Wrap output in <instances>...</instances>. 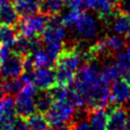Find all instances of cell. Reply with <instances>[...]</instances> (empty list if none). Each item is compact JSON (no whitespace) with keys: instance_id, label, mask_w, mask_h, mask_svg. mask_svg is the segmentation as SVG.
Wrapping results in <instances>:
<instances>
[{"instance_id":"14","label":"cell","mask_w":130,"mask_h":130,"mask_svg":"<svg viewBox=\"0 0 130 130\" xmlns=\"http://www.w3.org/2000/svg\"><path fill=\"white\" fill-rule=\"evenodd\" d=\"M19 21V14L11 3L0 5V24L7 26H16Z\"/></svg>"},{"instance_id":"18","label":"cell","mask_w":130,"mask_h":130,"mask_svg":"<svg viewBox=\"0 0 130 130\" xmlns=\"http://www.w3.org/2000/svg\"><path fill=\"white\" fill-rule=\"evenodd\" d=\"M12 51L20 56H23V57L30 55V53L32 52L31 38H27L23 35L17 36V38L15 39V41L12 45Z\"/></svg>"},{"instance_id":"11","label":"cell","mask_w":130,"mask_h":130,"mask_svg":"<svg viewBox=\"0 0 130 130\" xmlns=\"http://www.w3.org/2000/svg\"><path fill=\"white\" fill-rule=\"evenodd\" d=\"M129 115L122 106H116L109 112L107 130H126Z\"/></svg>"},{"instance_id":"37","label":"cell","mask_w":130,"mask_h":130,"mask_svg":"<svg viewBox=\"0 0 130 130\" xmlns=\"http://www.w3.org/2000/svg\"><path fill=\"white\" fill-rule=\"evenodd\" d=\"M8 2H9V0H0V5H3V4L8 3Z\"/></svg>"},{"instance_id":"5","label":"cell","mask_w":130,"mask_h":130,"mask_svg":"<svg viewBox=\"0 0 130 130\" xmlns=\"http://www.w3.org/2000/svg\"><path fill=\"white\" fill-rule=\"evenodd\" d=\"M100 70L101 68H99V66L92 62L81 65L76 71L73 83L83 89L86 93L87 89L101 79Z\"/></svg>"},{"instance_id":"17","label":"cell","mask_w":130,"mask_h":130,"mask_svg":"<svg viewBox=\"0 0 130 130\" xmlns=\"http://www.w3.org/2000/svg\"><path fill=\"white\" fill-rule=\"evenodd\" d=\"M115 64L117 65L121 75L127 76L130 73V44L126 45L116 55Z\"/></svg>"},{"instance_id":"8","label":"cell","mask_w":130,"mask_h":130,"mask_svg":"<svg viewBox=\"0 0 130 130\" xmlns=\"http://www.w3.org/2000/svg\"><path fill=\"white\" fill-rule=\"evenodd\" d=\"M23 56L12 53L7 59L1 62L0 74L4 79L18 77L23 73Z\"/></svg>"},{"instance_id":"35","label":"cell","mask_w":130,"mask_h":130,"mask_svg":"<svg viewBox=\"0 0 130 130\" xmlns=\"http://www.w3.org/2000/svg\"><path fill=\"white\" fill-rule=\"evenodd\" d=\"M4 93H5V90L3 88V83L0 82V102L2 101V99L4 98Z\"/></svg>"},{"instance_id":"7","label":"cell","mask_w":130,"mask_h":130,"mask_svg":"<svg viewBox=\"0 0 130 130\" xmlns=\"http://www.w3.org/2000/svg\"><path fill=\"white\" fill-rule=\"evenodd\" d=\"M75 32L84 40H91L98 34L96 20L86 12H81L76 22L73 24Z\"/></svg>"},{"instance_id":"1","label":"cell","mask_w":130,"mask_h":130,"mask_svg":"<svg viewBox=\"0 0 130 130\" xmlns=\"http://www.w3.org/2000/svg\"><path fill=\"white\" fill-rule=\"evenodd\" d=\"M38 93V87L34 82L25 84L17 93L14 100L15 112L23 119H26L37 112L36 96Z\"/></svg>"},{"instance_id":"39","label":"cell","mask_w":130,"mask_h":130,"mask_svg":"<svg viewBox=\"0 0 130 130\" xmlns=\"http://www.w3.org/2000/svg\"><path fill=\"white\" fill-rule=\"evenodd\" d=\"M125 78H126V79H127V80H128V82H129V83H130V73H129V74H128V75H127V76H125Z\"/></svg>"},{"instance_id":"28","label":"cell","mask_w":130,"mask_h":130,"mask_svg":"<svg viewBox=\"0 0 130 130\" xmlns=\"http://www.w3.org/2000/svg\"><path fill=\"white\" fill-rule=\"evenodd\" d=\"M81 12H82V11H80V10L70 8V10H69L68 12H66L65 14H63V15L60 17L62 24H63L64 26H72V25L76 22V20H77V18L79 17V15H80Z\"/></svg>"},{"instance_id":"3","label":"cell","mask_w":130,"mask_h":130,"mask_svg":"<svg viewBox=\"0 0 130 130\" xmlns=\"http://www.w3.org/2000/svg\"><path fill=\"white\" fill-rule=\"evenodd\" d=\"M74 107L68 102H54L46 113V119L52 126H59L71 123L74 117Z\"/></svg>"},{"instance_id":"23","label":"cell","mask_w":130,"mask_h":130,"mask_svg":"<svg viewBox=\"0 0 130 130\" xmlns=\"http://www.w3.org/2000/svg\"><path fill=\"white\" fill-rule=\"evenodd\" d=\"M27 130H48L49 129V123L41 113L40 114H34L30 117L25 119Z\"/></svg>"},{"instance_id":"16","label":"cell","mask_w":130,"mask_h":130,"mask_svg":"<svg viewBox=\"0 0 130 130\" xmlns=\"http://www.w3.org/2000/svg\"><path fill=\"white\" fill-rule=\"evenodd\" d=\"M112 29L116 35L128 36L130 34V17L124 13L115 14L112 20Z\"/></svg>"},{"instance_id":"26","label":"cell","mask_w":130,"mask_h":130,"mask_svg":"<svg viewBox=\"0 0 130 130\" xmlns=\"http://www.w3.org/2000/svg\"><path fill=\"white\" fill-rule=\"evenodd\" d=\"M17 38V32L13 26L1 25L0 26V43L12 46L15 39Z\"/></svg>"},{"instance_id":"6","label":"cell","mask_w":130,"mask_h":130,"mask_svg":"<svg viewBox=\"0 0 130 130\" xmlns=\"http://www.w3.org/2000/svg\"><path fill=\"white\" fill-rule=\"evenodd\" d=\"M64 27L65 26L62 24L60 17H58L57 15L49 18L48 24L41 36L42 43L45 46L50 44H63L66 36Z\"/></svg>"},{"instance_id":"30","label":"cell","mask_w":130,"mask_h":130,"mask_svg":"<svg viewBox=\"0 0 130 130\" xmlns=\"http://www.w3.org/2000/svg\"><path fill=\"white\" fill-rule=\"evenodd\" d=\"M64 3L72 9L80 11L85 10V0H64Z\"/></svg>"},{"instance_id":"20","label":"cell","mask_w":130,"mask_h":130,"mask_svg":"<svg viewBox=\"0 0 130 130\" xmlns=\"http://www.w3.org/2000/svg\"><path fill=\"white\" fill-rule=\"evenodd\" d=\"M54 100L52 98L51 92L48 89H42V91L37 93L36 96V107L37 111L41 114H46L49 109L52 107Z\"/></svg>"},{"instance_id":"22","label":"cell","mask_w":130,"mask_h":130,"mask_svg":"<svg viewBox=\"0 0 130 130\" xmlns=\"http://www.w3.org/2000/svg\"><path fill=\"white\" fill-rule=\"evenodd\" d=\"M55 77H56V84L68 86V85H71V83L74 81L75 72L70 71L61 66H56Z\"/></svg>"},{"instance_id":"24","label":"cell","mask_w":130,"mask_h":130,"mask_svg":"<svg viewBox=\"0 0 130 130\" xmlns=\"http://www.w3.org/2000/svg\"><path fill=\"white\" fill-rule=\"evenodd\" d=\"M30 59L32 60V63L35 65V68H40V67H51L54 65L53 61L50 59L48 54L46 53L45 50L39 49L30 54Z\"/></svg>"},{"instance_id":"2","label":"cell","mask_w":130,"mask_h":130,"mask_svg":"<svg viewBox=\"0 0 130 130\" xmlns=\"http://www.w3.org/2000/svg\"><path fill=\"white\" fill-rule=\"evenodd\" d=\"M49 21L48 15L44 13H35L31 15L23 16L17 23V28L19 32L27 38L38 37L43 34Z\"/></svg>"},{"instance_id":"32","label":"cell","mask_w":130,"mask_h":130,"mask_svg":"<svg viewBox=\"0 0 130 130\" xmlns=\"http://www.w3.org/2000/svg\"><path fill=\"white\" fill-rule=\"evenodd\" d=\"M12 130H27V125L26 121L23 118H16V121L13 125Z\"/></svg>"},{"instance_id":"21","label":"cell","mask_w":130,"mask_h":130,"mask_svg":"<svg viewBox=\"0 0 130 130\" xmlns=\"http://www.w3.org/2000/svg\"><path fill=\"white\" fill-rule=\"evenodd\" d=\"M120 75H121V73L115 63H107L100 70L101 78L107 83L114 82L115 80H117L119 78Z\"/></svg>"},{"instance_id":"27","label":"cell","mask_w":130,"mask_h":130,"mask_svg":"<svg viewBox=\"0 0 130 130\" xmlns=\"http://www.w3.org/2000/svg\"><path fill=\"white\" fill-rule=\"evenodd\" d=\"M52 98L54 102H63L68 101V94H69V88L64 85H54L50 90Z\"/></svg>"},{"instance_id":"42","label":"cell","mask_w":130,"mask_h":130,"mask_svg":"<svg viewBox=\"0 0 130 130\" xmlns=\"http://www.w3.org/2000/svg\"><path fill=\"white\" fill-rule=\"evenodd\" d=\"M128 103H129V105H130V98H129V101H128Z\"/></svg>"},{"instance_id":"25","label":"cell","mask_w":130,"mask_h":130,"mask_svg":"<svg viewBox=\"0 0 130 130\" xmlns=\"http://www.w3.org/2000/svg\"><path fill=\"white\" fill-rule=\"evenodd\" d=\"M106 41H107L110 53H116L117 54L121 50H123L124 47L127 45L126 40L123 38V36L116 35V34L113 35V36H110L109 38H107Z\"/></svg>"},{"instance_id":"31","label":"cell","mask_w":130,"mask_h":130,"mask_svg":"<svg viewBox=\"0 0 130 130\" xmlns=\"http://www.w3.org/2000/svg\"><path fill=\"white\" fill-rule=\"evenodd\" d=\"M13 53L12 51V46L5 45V44H0V61H4L7 59L11 54Z\"/></svg>"},{"instance_id":"34","label":"cell","mask_w":130,"mask_h":130,"mask_svg":"<svg viewBox=\"0 0 130 130\" xmlns=\"http://www.w3.org/2000/svg\"><path fill=\"white\" fill-rule=\"evenodd\" d=\"M48 130H70V125L65 124V125H59V126H52Z\"/></svg>"},{"instance_id":"29","label":"cell","mask_w":130,"mask_h":130,"mask_svg":"<svg viewBox=\"0 0 130 130\" xmlns=\"http://www.w3.org/2000/svg\"><path fill=\"white\" fill-rule=\"evenodd\" d=\"M69 125H70V130H91L87 116L78 118L75 121H71Z\"/></svg>"},{"instance_id":"40","label":"cell","mask_w":130,"mask_h":130,"mask_svg":"<svg viewBox=\"0 0 130 130\" xmlns=\"http://www.w3.org/2000/svg\"><path fill=\"white\" fill-rule=\"evenodd\" d=\"M112 1H113V2H115V3H117V2L119 1V0H112Z\"/></svg>"},{"instance_id":"19","label":"cell","mask_w":130,"mask_h":130,"mask_svg":"<svg viewBox=\"0 0 130 130\" xmlns=\"http://www.w3.org/2000/svg\"><path fill=\"white\" fill-rule=\"evenodd\" d=\"M64 5V0H41L40 11L48 16H54L63 10Z\"/></svg>"},{"instance_id":"10","label":"cell","mask_w":130,"mask_h":130,"mask_svg":"<svg viewBox=\"0 0 130 130\" xmlns=\"http://www.w3.org/2000/svg\"><path fill=\"white\" fill-rule=\"evenodd\" d=\"M82 59H83V56L78 51H76V49L64 48L63 52L61 53V55L57 59L55 65L61 66V67H64L70 71L76 72L79 69V67L81 66Z\"/></svg>"},{"instance_id":"4","label":"cell","mask_w":130,"mask_h":130,"mask_svg":"<svg viewBox=\"0 0 130 130\" xmlns=\"http://www.w3.org/2000/svg\"><path fill=\"white\" fill-rule=\"evenodd\" d=\"M110 101V87L109 83L105 82L102 78L92 84L86 92V106L89 109L105 108Z\"/></svg>"},{"instance_id":"9","label":"cell","mask_w":130,"mask_h":130,"mask_svg":"<svg viewBox=\"0 0 130 130\" xmlns=\"http://www.w3.org/2000/svg\"><path fill=\"white\" fill-rule=\"evenodd\" d=\"M130 83L126 78L117 79L110 87V101L116 106H122L129 101Z\"/></svg>"},{"instance_id":"41","label":"cell","mask_w":130,"mask_h":130,"mask_svg":"<svg viewBox=\"0 0 130 130\" xmlns=\"http://www.w3.org/2000/svg\"><path fill=\"white\" fill-rule=\"evenodd\" d=\"M128 121L130 122V114H129V118H128Z\"/></svg>"},{"instance_id":"15","label":"cell","mask_w":130,"mask_h":130,"mask_svg":"<svg viewBox=\"0 0 130 130\" xmlns=\"http://www.w3.org/2000/svg\"><path fill=\"white\" fill-rule=\"evenodd\" d=\"M41 0H13V5L20 16H27L38 13Z\"/></svg>"},{"instance_id":"43","label":"cell","mask_w":130,"mask_h":130,"mask_svg":"<svg viewBox=\"0 0 130 130\" xmlns=\"http://www.w3.org/2000/svg\"><path fill=\"white\" fill-rule=\"evenodd\" d=\"M128 38H129V39H130V34H129V35H128Z\"/></svg>"},{"instance_id":"12","label":"cell","mask_w":130,"mask_h":130,"mask_svg":"<svg viewBox=\"0 0 130 130\" xmlns=\"http://www.w3.org/2000/svg\"><path fill=\"white\" fill-rule=\"evenodd\" d=\"M34 83L40 89H50L56 85L55 71L51 67H40L34 71Z\"/></svg>"},{"instance_id":"38","label":"cell","mask_w":130,"mask_h":130,"mask_svg":"<svg viewBox=\"0 0 130 130\" xmlns=\"http://www.w3.org/2000/svg\"><path fill=\"white\" fill-rule=\"evenodd\" d=\"M126 130H130V122L128 121V123H127V126H126Z\"/></svg>"},{"instance_id":"36","label":"cell","mask_w":130,"mask_h":130,"mask_svg":"<svg viewBox=\"0 0 130 130\" xmlns=\"http://www.w3.org/2000/svg\"><path fill=\"white\" fill-rule=\"evenodd\" d=\"M2 118H3V110H2V107L0 105V124L2 122Z\"/></svg>"},{"instance_id":"13","label":"cell","mask_w":130,"mask_h":130,"mask_svg":"<svg viewBox=\"0 0 130 130\" xmlns=\"http://www.w3.org/2000/svg\"><path fill=\"white\" fill-rule=\"evenodd\" d=\"M87 119L89 121L91 130H107L109 113L105 108L90 109L87 114Z\"/></svg>"},{"instance_id":"33","label":"cell","mask_w":130,"mask_h":130,"mask_svg":"<svg viewBox=\"0 0 130 130\" xmlns=\"http://www.w3.org/2000/svg\"><path fill=\"white\" fill-rule=\"evenodd\" d=\"M120 8L124 14H126L130 17V0H126L125 2H123Z\"/></svg>"},{"instance_id":"44","label":"cell","mask_w":130,"mask_h":130,"mask_svg":"<svg viewBox=\"0 0 130 130\" xmlns=\"http://www.w3.org/2000/svg\"><path fill=\"white\" fill-rule=\"evenodd\" d=\"M0 69H1V61H0Z\"/></svg>"}]
</instances>
